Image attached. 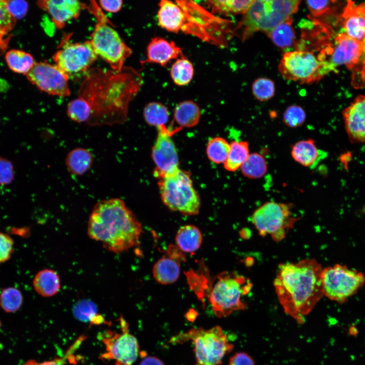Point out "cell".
I'll use <instances>...</instances> for the list:
<instances>
[{
	"label": "cell",
	"instance_id": "obj_48",
	"mask_svg": "<svg viewBox=\"0 0 365 365\" xmlns=\"http://www.w3.org/2000/svg\"><path fill=\"white\" fill-rule=\"evenodd\" d=\"M68 356L66 354L63 358H55L52 360L42 362L31 359L26 361L22 365H64L66 357Z\"/></svg>",
	"mask_w": 365,
	"mask_h": 365
},
{
	"label": "cell",
	"instance_id": "obj_5",
	"mask_svg": "<svg viewBox=\"0 0 365 365\" xmlns=\"http://www.w3.org/2000/svg\"><path fill=\"white\" fill-rule=\"evenodd\" d=\"M300 3L297 0L253 1L238 27L242 38L245 39L258 31H271L290 18L298 11Z\"/></svg>",
	"mask_w": 365,
	"mask_h": 365
},
{
	"label": "cell",
	"instance_id": "obj_45",
	"mask_svg": "<svg viewBox=\"0 0 365 365\" xmlns=\"http://www.w3.org/2000/svg\"><path fill=\"white\" fill-rule=\"evenodd\" d=\"M8 9L11 15L16 20L23 18L26 14L28 5L25 1H6Z\"/></svg>",
	"mask_w": 365,
	"mask_h": 365
},
{
	"label": "cell",
	"instance_id": "obj_15",
	"mask_svg": "<svg viewBox=\"0 0 365 365\" xmlns=\"http://www.w3.org/2000/svg\"><path fill=\"white\" fill-rule=\"evenodd\" d=\"M26 76L38 89L49 94L60 97L70 94L68 76L55 64L35 62Z\"/></svg>",
	"mask_w": 365,
	"mask_h": 365
},
{
	"label": "cell",
	"instance_id": "obj_27",
	"mask_svg": "<svg viewBox=\"0 0 365 365\" xmlns=\"http://www.w3.org/2000/svg\"><path fill=\"white\" fill-rule=\"evenodd\" d=\"M201 111L199 106L193 101L186 100L179 103L174 111V121L180 128H190L199 122Z\"/></svg>",
	"mask_w": 365,
	"mask_h": 365
},
{
	"label": "cell",
	"instance_id": "obj_29",
	"mask_svg": "<svg viewBox=\"0 0 365 365\" xmlns=\"http://www.w3.org/2000/svg\"><path fill=\"white\" fill-rule=\"evenodd\" d=\"M6 63L13 71L26 75L32 68L35 62L33 56L22 50L12 49L5 55Z\"/></svg>",
	"mask_w": 365,
	"mask_h": 365
},
{
	"label": "cell",
	"instance_id": "obj_36",
	"mask_svg": "<svg viewBox=\"0 0 365 365\" xmlns=\"http://www.w3.org/2000/svg\"><path fill=\"white\" fill-rule=\"evenodd\" d=\"M73 314L77 319L82 321L97 324L104 321L103 318L97 313L95 305L87 300L78 301L74 306Z\"/></svg>",
	"mask_w": 365,
	"mask_h": 365
},
{
	"label": "cell",
	"instance_id": "obj_47",
	"mask_svg": "<svg viewBox=\"0 0 365 365\" xmlns=\"http://www.w3.org/2000/svg\"><path fill=\"white\" fill-rule=\"evenodd\" d=\"M100 7L105 11L110 13H116L122 7L123 1L121 0L99 1Z\"/></svg>",
	"mask_w": 365,
	"mask_h": 365
},
{
	"label": "cell",
	"instance_id": "obj_39",
	"mask_svg": "<svg viewBox=\"0 0 365 365\" xmlns=\"http://www.w3.org/2000/svg\"><path fill=\"white\" fill-rule=\"evenodd\" d=\"M274 82L266 78L256 79L252 85L253 95L258 100L263 101L269 100L275 94Z\"/></svg>",
	"mask_w": 365,
	"mask_h": 365
},
{
	"label": "cell",
	"instance_id": "obj_2",
	"mask_svg": "<svg viewBox=\"0 0 365 365\" xmlns=\"http://www.w3.org/2000/svg\"><path fill=\"white\" fill-rule=\"evenodd\" d=\"M322 269L313 259L279 265L273 283L276 294L284 312L300 323L324 296Z\"/></svg>",
	"mask_w": 365,
	"mask_h": 365
},
{
	"label": "cell",
	"instance_id": "obj_14",
	"mask_svg": "<svg viewBox=\"0 0 365 365\" xmlns=\"http://www.w3.org/2000/svg\"><path fill=\"white\" fill-rule=\"evenodd\" d=\"M90 41L64 43L53 55L55 64L68 77L86 72L97 58Z\"/></svg>",
	"mask_w": 365,
	"mask_h": 365
},
{
	"label": "cell",
	"instance_id": "obj_43",
	"mask_svg": "<svg viewBox=\"0 0 365 365\" xmlns=\"http://www.w3.org/2000/svg\"><path fill=\"white\" fill-rule=\"evenodd\" d=\"M14 251V242L7 234L0 231V265L10 259Z\"/></svg>",
	"mask_w": 365,
	"mask_h": 365
},
{
	"label": "cell",
	"instance_id": "obj_31",
	"mask_svg": "<svg viewBox=\"0 0 365 365\" xmlns=\"http://www.w3.org/2000/svg\"><path fill=\"white\" fill-rule=\"evenodd\" d=\"M292 23L293 20L290 17L267 32L277 47L283 49L289 47L293 44L296 35Z\"/></svg>",
	"mask_w": 365,
	"mask_h": 365
},
{
	"label": "cell",
	"instance_id": "obj_38",
	"mask_svg": "<svg viewBox=\"0 0 365 365\" xmlns=\"http://www.w3.org/2000/svg\"><path fill=\"white\" fill-rule=\"evenodd\" d=\"M66 114L70 120L81 124L87 123L90 117L91 111L88 104L78 97L68 103Z\"/></svg>",
	"mask_w": 365,
	"mask_h": 365
},
{
	"label": "cell",
	"instance_id": "obj_24",
	"mask_svg": "<svg viewBox=\"0 0 365 365\" xmlns=\"http://www.w3.org/2000/svg\"><path fill=\"white\" fill-rule=\"evenodd\" d=\"M93 160L90 151L86 148L78 147L67 153L65 158V164L70 174L81 176L90 169Z\"/></svg>",
	"mask_w": 365,
	"mask_h": 365
},
{
	"label": "cell",
	"instance_id": "obj_35",
	"mask_svg": "<svg viewBox=\"0 0 365 365\" xmlns=\"http://www.w3.org/2000/svg\"><path fill=\"white\" fill-rule=\"evenodd\" d=\"M230 150V143L225 138L215 137L211 138L206 147L208 158L215 164H224Z\"/></svg>",
	"mask_w": 365,
	"mask_h": 365
},
{
	"label": "cell",
	"instance_id": "obj_20",
	"mask_svg": "<svg viewBox=\"0 0 365 365\" xmlns=\"http://www.w3.org/2000/svg\"><path fill=\"white\" fill-rule=\"evenodd\" d=\"M344 126L353 141L365 143V96H358L343 112Z\"/></svg>",
	"mask_w": 365,
	"mask_h": 365
},
{
	"label": "cell",
	"instance_id": "obj_16",
	"mask_svg": "<svg viewBox=\"0 0 365 365\" xmlns=\"http://www.w3.org/2000/svg\"><path fill=\"white\" fill-rule=\"evenodd\" d=\"M180 129H168L166 126L157 128L152 158L155 165L154 174L158 179L179 168L177 150L171 137Z\"/></svg>",
	"mask_w": 365,
	"mask_h": 365
},
{
	"label": "cell",
	"instance_id": "obj_3",
	"mask_svg": "<svg viewBox=\"0 0 365 365\" xmlns=\"http://www.w3.org/2000/svg\"><path fill=\"white\" fill-rule=\"evenodd\" d=\"M142 231L141 223L124 201L118 198L98 201L87 225L88 236L115 253L138 245Z\"/></svg>",
	"mask_w": 365,
	"mask_h": 365
},
{
	"label": "cell",
	"instance_id": "obj_7",
	"mask_svg": "<svg viewBox=\"0 0 365 365\" xmlns=\"http://www.w3.org/2000/svg\"><path fill=\"white\" fill-rule=\"evenodd\" d=\"M191 340L194 345L196 365H221L224 356L230 353L233 345L220 326L208 330L193 328L172 337L170 342L183 343Z\"/></svg>",
	"mask_w": 365,
	"mask_h": 365
},
{
	"label": "cell",
	"instance_id": "obj_25",
	"mask_svg": "<svg viewBox=\"0 0 365 365\" xmlns=\"http://www.w3.org/2000/svg\"><path fill=\"white\" fill-rule=\"evenodd\" d=\"M32 285L35 291L43 297H51L55 295L61 287L60 279L54 270L44 269L39 271L34 276Z\"/></svg>",
	"mask_w": 365,
	"mask_h": 365
},
{
	"label": "cell",
	"instance_id": "obj_22",
	"mask_svg": "<svg viewBox=\"0 0 365 365\" xmlns=\"http://www.w3.org/2000/svg\"><path fill=\"white\" fill-rule=\"evenodd\" d=\"M346 35L359 42L365 39V4L353 7L349 4L344 13Z\"/></svg>",
	"mask_w": 365,
	"mask_h": 365
},
{
	"label": "cell",
	"instance_id": "obj_34",
	"mask_svg": "<svg viewBox=\"0 0 365 365\" xmlns=\"http://www.w3.org/2000/svg\"><path fill=\"white\" fill-rule=\"evenodd\" d=\"M170 73L174 83L182 86L188 85L192 81L194 69L192 62L186 57L180 58L172 64Z\"/></svg>",
	"mask_w": 365,
	"mask_h": 365
},
{
	"label": "cell",
	"instance_id": "obj_32",
	"mask_svg": "<svg viewBox=\"0 0 365 365\" xmlns=\"http://www.w3.org/2000/svg\"><path fill=\"white\" fill-rule=\"evenodd\" d=\"M143 115L146 123L157 128L165 126L169 119L167 107L159 102H151L144 107Z\"/></svg>",
	"mask_w": 365,
	"mask_h": 365
},
{
	"label": "cell",
	"instance_id": "obj_6",
	"mask_svg": "<svg viewBox=\"0 0 365 365\" xmlns=\"http://www.w3.org/2000/svg\"><path fill=\"white\" fill-rule=\"evenodd\" d=\"M158 180L161 200L168 208L185 215L199 213L200 198L193 187L189 172L178 168Z\"/></svg>",
	"mask_w": 365,
	"mask_h": 365
},
{
	"label": "cell",
	"instance_id": "obj_33",
	"mask_svg": "<svg viewBox=\"0 0 365 365\" xmlns=\"http://www.w3.org/2000/svg\"><path fill=\"white\" fill-rule=\"evenodd\" d=\"M242 174L250 179L262 177L267 172L268 167L264 157L258 153L250 154L240 167Z\"/></svg>",
	"mask_w": 365,
	"mask_h": 365
},
{
	"label": "cell",
	"instance_id": "obj_41",
	"mask_svg": "<svg viewBox=\"0 0 365 365\" xmlns=\"http://www.w3.org/2000/svg\"><path fill=\"white\" fill-rule=\"evenodd\" d=\"M16 19L9 12L6 1L0 0V32L6 35L12 29Z\"/></svg>",
	"mask_w": 365,
	"mask_h": 365
},
{
	"label": "cell",
	"instance_id": "obj_11",
	"mask_svg": "<svg viewBox=\"0 0 365 365\" xmlns=\"http://www.w3.org/2000/svg\"><path fill=\"white\" fill-rule=\"evenodd\" d=\"M95 12V11H94ZM90 40L97 56L108 63L111 68L120 70L132 54L131 49L123 42L118 32L107 24L99 13Z\"/></svg>",
	"mask_w": 365,
	"mask_h": 365
},
{
	"label": "cell",
	"instance_id": "obj_40",
	"mask_svg": "<svg viewBox=\"0 0 365 365\" xmlns=\"http://www.w3.org/2000/svg\"><path fill=\"white\" fill-rule=\"evenodd\" d=\"M306 118V113L301 106L291 105L285 110L283 115V122L288 127L297 128L303 124Z\"/></svg>",
	"mask_w": 365,
	"mask_h": 365
},
{
	"label": "cell",
	"instance_id": "obj_28",
	"mask_svg": "<svg viewBox=\"0 0 365 365\" xmlns=\"http://www.w3.org/2000/svg\"><path fill=\"white\" fill-rule=\"evenodd\" d=\"M253 0H210L205 2L213 14L223 15L244 14Z\"/></svg>",
	"mask_w": 365,
	"mask_h": 365
},
{
	"label": "cell",
	"instance_id": "obj_37",
	"mask_svg": "<svg viewBox=\"0 0 365 365\" xmlns=\"http://www.w3.org/2000/svg\"><path fill=\"white\" fill-rule=\"evenodd\" d=\"M22 303V294L17 288H5L0 293V307L7 313L16 312L20 308Z\"/></svg>",
	"mask_w": 365,
	"mask_h": 365
},
{
	"label": "cell",
	"instance_id": "obj_26",
	"mask_svg": "<svg viewBox=\"0 0 365 365\" xmlns=\"http://www.w3.org/2000/svg\"><path fill=\"white\" fill-rule=\"evenodd\" d=\"M202 234L199 229L193 225L180 227L175 238L176 246L183 252L196 251L202 242Z\"/></svg>",
	"mask_w": 365,
	"mask_h": 365
},
{
	"label": "cell",
	"instance_id": "obj_10",
	"mask_svg": "<svg viewBox=\"0 0 365 365\" xmlns=\"http://www.w3.org/2000/svg\"><path fill=\"white\" fill-rule=\"evenodd\" d=\"M298 220L291 210V205L275 201L265 203L252 213L251 221L259 234L270 235L275 241L286 236Z\"/></svg>",
	"mask_w": 365,
	"mask_h": 365
},
{
	"label": "cell",
	"instance_id": "obj_21",
	"mask_svg": "<svg viewBox=\"0 0 365 365\" xmlns=\"http://www.w3.org/2000/svg\"><path fill=\"white\" fill-rule=\"evenodd\" d=\"M147 59L142 63L166 65L170 61L186 57L181 49L175 42L157 36L152 38L147 48Z\"/></svg>",
	"mask_w": 365,
	"mask_h": 365
},
{
	"label": "cell",
	"instance_id": "obj_1",
	"mask_svg": "<svg viewBox=\"0 0 365 365\" xmlns=\"http://www.w3.org/2000/svg\"><path fill=\"white\" fill-rule=\"evenodd\" d=\"M143 84L141 75L131 67L121 70L90 68L78 91L91 111L90 126L122 124L127 119L128 106Z\"/></svg>",
	"mask_w": 365,
	"mask_h": 365
},
{
	"label": "cell",
	"instance_id": "obj_12",
	"mask_svg": "<svg viewBox=\"0 0 365 365\" xmlns=\"http://www.w3.org/2000/svg\"><path fill=\"white\" fill-rule=\"evenodd\" d=\"M322 281L324 296L343 303L365 284V274L339 264L323 268Z\"/></svg>",
	"mask_w": 365,
	"mask_h": 365
},
{
	"label": "cell",
	"instance_id": "obj_50",
	"mask_svg": "<svg viewBox=\"0 0 365 365\" xmlns=\"http://www.w3.org/2000/svg\"><path fill=\"white\" fill-rule=\"evenodd\" d=\"M4 35H5L4 34L0 32V40H1V39H2V38L3 36H4Z\"/></svg>",
	"mask_w": 365,
	"mask_h": 365
},
{
	"label": "cell",
	"instance_id": "obj_17",
	"mask_svg": "<svg viewBox=\"0 0 365 365\" xmlns=\"http://www.w3.org/2000/svg\"><path fill=\"white\" fill-rule=\"evenodd\" d=\"M327 62L333 70L340 65L352 67L359 61L364 51L363 42L355 40L346 34H339Z\"/></svg>",
	"mask_w": 365,
	"mask_h": 365
},
{
	"label": "cell",
	"instance_id": "obj_44",
	"mask_svg": "<svg viewBox=\"0 0 365 365\" xmlns=\"http://www.w3.org/2000/svg\"><path fill=\"white\" fill-rule=\"evenodd\" d=\"M332 1H307L308 9L314 16H319L328 12L335 4Z\"/></svg>",
	"mask_w": 365,
	"mask_h": 365
},
{
	"label": "cell",
	"instance_id": "obj_4",
	"mask_svg": "<svg viewBox=\"0 0 365 365\" xmlns=\"http://www.w3.org/2000/svg\"><path fill=\"white\" fill-rule=\"evenodd\" d=\"M159 7L158 21L162 28L191 34L219 47L227 45L226 35L231 31L228 20L215 16L193 1L162 0Z\"/></svg>",
	"mask_w": 365,
	"mask_h": 365
},
{
	"label": "cell",
	"instance_id": "obj_30",
	"mask_svg": "<svg viewBox=\"0 0 365 365\" xmlns=\"http://www.w3.org/2000/svg\"><path fill=\"white\" fill-rule=\"evenodd\" d=\"M249 154L248 142L236 140L232 141L228 156L224 164L225 169L230 172L237 170L240 168Z\"/></svg>",
	"mask_w": 365,
	"mask_h": 365
},
{
	"label": "cell",
	"instance_id": "obj_23",
	"mask_svg": "<svg viewBox=\"0 0 365 365\" xmlns=\"http://www.w3.org/2000/svg\"><path fill=\"white\" fill-rule=\"evenodd\" d=\"M293 159L305 167H311L323 159L326 154L318 149L314 140L306 139L296 142L292 147Z\"/></svg>",
	"mask_w": 365,
	"mask_h": 365
},
{
	"label": "cell",
	"instance_id": "obj_18",
	"mask_svg": "<svg viewBox=\"0 0 365 365\" xmlns=\"http://www.w3.org/2000/svg\"><path fill=\"white\" fill-rule=\"evenodd\" d=\"M186 260L184 252L176 246L170 245L164 254L154 264L153 275L161 284L174 283L179 276L180 264Z\"/></svg>",
	"mask_w": 365,
	"mask_h": 365
},
{
	"label": "cell",
	"instance_id": "obj_9",
	"mask_svg": "<svg viewBox=\"0 0 365 365\" xmlns=\"http://www.w3.org/2000/svg\"><path fill=\"white\" fill-rule=\"evenodd\" d=\"M286 79L311 83L333 70L326 61L319 60L312 52L295 50L284 54L278 66Z\"/></svg>",
	"mask_w": 365,
	"mask_h": 365
},
{
	"label": "cell",
	"instance_id": "obj_42",
	"mask_svg": "<svg viewBox=\"0 0 365 365\" xmlns=\"http://www.w3.org/2000/svg\"><path fill=\"white\" fill-rule=\"evenodd\" d=\"M14 166L9 159L0 156V185L11 184L14 179Z\"/></svg>",
	"mask_w": 365,
	"mask_h": 365
},
{
	"label": "cell",
	"instance_id": "obj_46",
	"mask_svg": "<svg viewBox=\"0 0 365 365\" xmlns=\"http://www.w3.org/2000/svg\"><path fill=\"white\" fill-rule=\"evenodd\" d=\"M229 365H255L254 360L247 353L237 352L230 359Z\"/></svg>",
	"mask_w": 365,
	"mask_h": 365
},
{
	"label": "cell",
	"instance_id": "obj_8",
	"mask_svg": "<svg viewBox=\"0 0 365 365\" xmlns=\"http://www.w3.org/2000/svg\"><path fill=\"white\" fill-rule=\"evenodd\" d=\"M252 284L244 276L234 272H223L217 277L209 296L212 310L218 317H225L246 305L242 297L251 290Z\"/></svg>",
	"mask_w": 365,
	"mask_h": 365
},
{
	"label": "cell",
	"instance_id": "obj_19",
	"mask_svg": "<svg viewBox=\"0 0 365 365\" xmlns=\"http://www.w3.org/2000/svg\"><path fill=\"white\" fill-rule=\"evenodd\" d=\"M38 6L47 12L58 28H62L69 20L77 18L85 5L77 0H44Z\"/></svg>",
	"mask_w": 365,
	"mask_h": 365
},
{
	"label": "cell",
	"instance_id": "obj_51",
	"mask_svg": "<svg viewBox=\"0 0 365 365\" xmlns=\"http://www.w3.org/2000/svg\"><path fill=\"white\" fill-rule=\"evenodd\" d=\"M1 321H0V327H1Z\"/></svg>",
	"mask_w": 365,
	"mask_h": 365
},
{
	"label": "cell",
	"instance_id": "obj_13",
	"mask_svg": "<svg viewBox=\"0 0 365 365\" xmlns=\"http://www.w3.org/2000/svg\"><path fill=\"white\" fill-rule=\"evenodd\" d=\"M121 332L113 333L110 331L101 335V340L105 346V352L101 359L114 360L115 365H132L139 353V344L136 338L129 332V325L121 317Z\"/></svg>",
	"mask_w": 365,
	"mask_h": 365
},
{
	"label": "cell",
	"instance_id": "obj_49",
	"mask_svg": "<svg viewBox=\"0 0 365 365\" xmlns=\"http://www.w3.org/2000/svg\"><path fill=\"white\" fill-rule=\"evenodd\" d=\"M139 365H164L163 362L155 356H147L140 362Z\"/></svg>",
	"mask_w": 365,
	"mask_h": 365
}]
</instances>
